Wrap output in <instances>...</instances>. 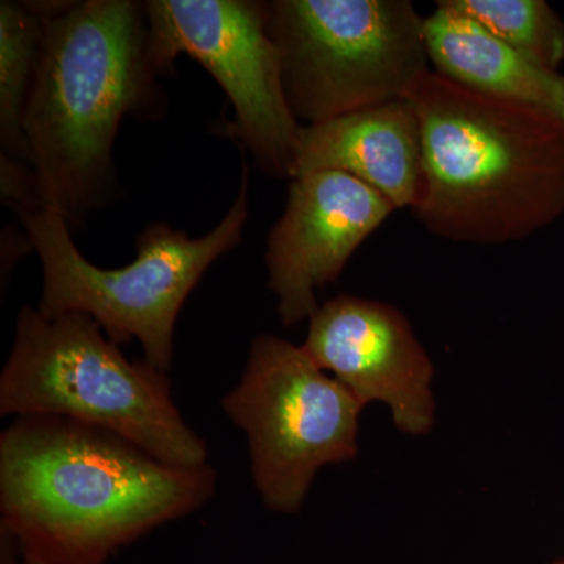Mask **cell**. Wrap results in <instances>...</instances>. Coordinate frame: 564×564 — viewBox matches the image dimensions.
Instances as JSON below:
<instances>
[{"label": "cell", "instance_id": "6da1fadb", "mask_svg": "<svg viewBox=\"0 0 564 564\" xmlns=\"http://www.w3.org/2000/svg\"><path fill=\"white\" fill-rule=\"evenodd\" d=\"M209 464L173 466L117 434L50 415L0 436V513L22 555L104 564L118 549L209 502Z\"/></svg>", "mask_w": 564, "mask_h": 564}, {"label": "cell", "instance_id": "7a4b0ae2", "mask_svg": "<svg viewBox=\"0 0 564 564\" xmlns=\"http://www.w3.org/2000/svg\"><path fill=\"white\" fill-rule=\"evenodd\" d=\"M44 14L25 113L29 166L41 209L80 225L113 196L111 150L128 115L158 113L143 3L36 2Z\"/></svg>", "mask_w": 564, "mask_h": 564}, {"label": "cell", "instance_id": "3957f363", "mask_svg": "<svg viewBox=\"0 0 564 564\" xmlns=\"http://www.w3.org/2000/svg\"><path fill=\"white\" fill-rule=\"evenodd\" d=\"M421 122L415 218L441 239L496 247L564 212V120L425 70L408 91Z\"/></svg>", "mask_w": 564, "mask_h": 564}, {"label": "cell", "instance_id": "277c9868", "mask_svg": "<svg viewBox=\"0 0 564 564\" xmlns=\"http://www.w3.org/2000/svg\"><path fill=\"white\" fill-rule=\"evenodd\" d=\"M0 414L87 423L173 466H204L209 451L182 417L169 373L132 362L87 314L46 317L24 306L0 375Z\"/></svg>", "mask_w": 564, "mask_h": 564}, {"label": "cell", "instance_id": "5b68a950", "mask_svg": "<svg viewBox=\"0 0 564 564\" xmlns=\"http://www.w3.org/2000/svg\"><path fill=\"white\" fill-rule=\"evenodd\" d=\"M248 188L250 172L243 165L239 195L210 232L191 239L169 223H152L137 239L135 261L113 270L93 265L80 254L57 212H24L20 218L43 269L36 310L46 317L87 314L118 347L139 340L144 361L169 373L174 326L185 300L212 263L242 242Z\"/></svg>", "mask_w": 564, "mask_h": 564}, {"label": "cell", "instance_id": "8992f818", "mask_svg": "<svg viewBox=\"0 0 564 564\" xmlns=\"http://www.w3.org/2000/svg\"><path fill=\"white\" fill-rule=\"evenodd\" d=\"M265 10L285 98L306 126L406 99L432 69L411 0H273Z\"/></svg>", "mask_w": 564, "mask_h": 564}, {"label": "cell", "instance_id": "52a82bcc", "mask_svg": "<svg viewBox=\"0 0 564 564\" xmlns=\"http://www.w3.org/2000/svg\"><path fill=\"white\" fill-rule=\"evenodd\" d=\"M362 406L303 347L270 334L252 340L242 380L221 399L247 434L256 489L280 513L300 510L322 466L355 458Z\"/></svg>", "mask_w": 564, "mask_h": 564}, {"label": "cell", "instance_id": "ba28073f", "mask_svg": "<svg viewBox=\"0 0 564 564\" xmlns=\"http://www.w3.org/2000/svg\"><path fill=\"white\" fill-rule=\"evenodd\" d=\"M143 9L155 73L172 70L180 55L198 62L231 101L234 117L223 135L250 151L263 172L291 177L304 126L285 98L265 2L148 0Z\"/></svg>", "mask_w": 564, "mask_h": 564}, {"label": "cell", "instance_id": "9c48e42d", "mask_svg": "<svg viewBox=\"0 0 564 564\" xmlns=\"http://www.w3.org/2000/svg\"><path fill=\"white\" fill-rule=\"evenodd\" d=\"M393 210L383 195L347 173L325 170L292 177L284 214L269 234L265 252L282 325L313 317L315 292L339 278Z\"/></svg>", "mask_w": 564, "mask_h": 564}, {"label": "cell", "instance_id": "30bf717a", "mask_svg": "<svg viewBox=\"0 0 564 564\" xmlns=\"http://www.w3.org/2000/svg\"><path fill=\"white\" fill-rule=\"evenodd\" d=\"M303 350L362 404L388 403L404 432L421 434L432 425V361L395 307L336 296L310 318Z\"/></svg>", "mask_w": 564, "mask_h": 564}, {"label": "cell", "instance_id": "8fae6325", "mask_svg": "<svg viewBox=\"0 0 564 564\" xmlns=\"http://www.w3.org/2000/svg\"><path fill=\"white\" fill-rule=\"evenodd\" d=\"M350 174L395 209L417 206L423 191L421 122L406 99L304 126L292 177L310 172Z\"/></svg>", "mask_w": 564, "mask_h": 564}, {"label": "cell", "instance_id": "7c38bea8", "mask_svg": "<svg viewBox=\"0 0 564 564\" xmlns=\"http://www.w3.org/2000/svg\"><path fill=\"white\" fill-rule=\"evenodd\" d=\"M434 73L492 98L527 104L564 120V76L529 61L473 18L437 0L423 21Z\"/></svg>", "mask_w": 564, "mask_h": 564}, {"label": "cell", "instance_id": "4fadbf2b", "mask_svg": "<svg viewBox=\"0 0 564 564\" xmlns=\"http://www.w3.org/2000/svg\"><path fill=\"white\" fill-rule=\"evenodd\" d=\"M44 14L36 2H0V144L2 159L29 166L24 121L39 66ZM31 169V166H29Z\"/></svg>", "mask_w": 564, "mask_h": 564}, {"label": "cell", "instance_id": "5bb4252c", "mask_svg": "<svg viewBox=\"0 0 564 564\" xmlns=\"http://www.w3.org/2000/svg\"><path fill=\"white\" fill-rule=\"evenodd\" d=\"M541 68L564 61V22L544 0H445Z\"/></svg>", "mask_w": 564, "mask_h": 564}, {"label": "cell", "instance_id": "9a60e30c", "mask_svg": "<svg viewBox=\"0 0 564 564\" xmlns=\"http://www.w3.org/2000/svg\"><path fill=\"white\" fill-rule=\"evenodd\" d=\"M22 564H73L58 562V560L44 558V556L22 555Z\"/></svg>", "mask_w": 564, "mask_h": 564}, {"label": "cell", "instance_id": "2e32d148", "mask_svg": "<svg viewBox=\"0 0 564 564\" xmlns=\"http://www.w3.org/2000/svg\"><path fill=\"white\" fill-rule=\"evenodd\" d=\"M556 564H564V562H560V563H556Z\"/></svg>", "mask_w": 564, "mask_h": 564}]
</instances>
